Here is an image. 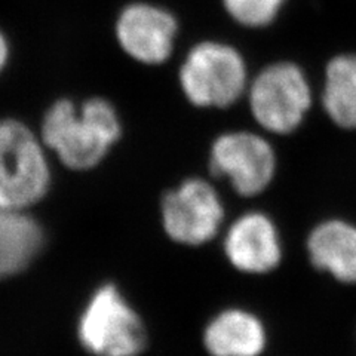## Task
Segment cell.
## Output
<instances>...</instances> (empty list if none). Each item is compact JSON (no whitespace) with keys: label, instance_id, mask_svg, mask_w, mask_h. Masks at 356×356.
<instances>
[{"label":"cell","instance_id":"cell-1","mask_svg":"<svg viewBox=\"0 0 356 356\" xmlns=\"http://www.w3.org/2000/svg\"><path fill=\"white\" fill-rule=\"evenodd\" d=\"M124 127L118 108L103 97L77 104L73 99L54 102L40 122L44 146L67 168L92 170L119 143Z\"/></svg>","mask_w":356,"mask_h":356},{"label":"cell","instance_id":"cell-2","mask_svg":"<svg viewBox=\"0 0 356 356\" xmlns=\"http://www.w3.org/2000/svg\"><path fill=\"white\" fill-rule=\"evenodd\" d=\"M252 67L235 42L205 36L192 42L177 69V88L197 111H227L243 104Z\"/></svg>","mask_w":356,"mask_h":356},{"label":"cell","instance_id":"cell-3","mask_svg":"<svg viewBox=\"0 0 356 356\" xmlns=\"http://www.w3.org/2000/svg\"><path fill=\"white\" fill-rule=\"evenodd\" d=\"M316 103L314 79L293 58H275L257 67L243 99L252 127L276 140L302 129Z\"/></svg>","mask_w":356,"mask_h":356},{"label":"cell","instance_id":"cell-4","mask_svg":"<svg viewBox=\"0 0 356 356\" xmlns=\"http://www.w3.org/2000/svg\"><path fill=\"white\" fill-rule=\"evenodd\" d=\"M209 174L227 180L239 196H259L273 183L280 154L273 138L255 127L226 128L211 138L207 152Z\"/></svg>","mask_w":356,"mask_h":356},{"label":"cell","instance_id":"cell-5","mask_svg":"<svg viewBox=\"0 0 356 356\" xmlns=\"http://www.w3.org/2000/svg\"><path fill=\"white\" fill-rule=\"evenodd\" d=\"M47 150L39 134L24 122L0 119V207L26 209L48 193Z\"/></svg>","mask_w":356,"mask_h":356},{"label":"cell","instance_id":"cell-6","mask_svg":"<svg viewBox=\"0 0 356 356\" xmlns=\"http://www.w3.org/2000/svg\"><path fill=\"white\" fill-rule=\"evenodd\" d=\"M79 339L95 356H137L146 344V332L118 288L104 285L83 312Z\"/></svg>","mask_w":356,"mask_h":356},{"label":"cell","instance_id":"cell-7","mask_svg":"<svg viewBox=\"0 0 356 356\" xmlns=\"http://www.w3.org/2000/svg\"><path fill=\"white\" fill-rule=\"evenodd\" d=\"M181 35V21L168 6L137 0L120 9L115 21L119 48L131 60L147 67L170 63Z\"/></svg>","mask_w":356,"mask_h":356},{"label":"cell","instance_id":"cell-8","mask_svg":"<svg viewBox=\"0 0 356 356\" xmlns=\"http://www.w3.org/2000/svg\"><path fill=\"white\" fill-rule=\"evenodd\" d=\"M225 218L217 188L205 178L188 177L162 199L163 227L170 238L186 245L213 239Z\"/></svg>","mask_w":356,"mask_h":356},{"label":"cell","instance_id":"cell-9","mask_svg":"<svg viewBox=\"0 0 356 356\" xmlns=\"http://www.w3.org/2000/svg\"><path fill=\"white\" fill-rule=\"evenodd\" d=\"M229 261L241 272L267 273L281 263L282 248L273 221L263 213H245L225 241Z\"/></svg>","mask_w":356,"mask_h":356},{"label":"cell","instance_id":"cell-10","mask_svg":"<svg viewBox=\"0 0 356 356\" xmlns=\"http://www.w3.org/2000/svg\"><path fill=\"white\" fill-rule=\"evenodd\" d=\"M316 107L331 124L356 132V51H341L322 67Z\"/></svg>","mask_w":356,"mask_h":356},{"label":"cell","instance_id":"cell-11","mask_svg":"<svg viewBox=\"0 0 356 356\" xmlns=\"http://www.w3.org/2000/svg\"><path fill=\"white\" fill-rule=\"evenodd\" d=\"M310 260L341 282H356V227L341 220L321 222L307 241Z\"/></svg>","mask_w":356,"mask_h":356},{"label":"cell","instance_id":"cell-12","mask_svg":"<svg viewBox=\"0 0 356 356\" xmlns=\"http://www.w3.org/2000/svg\"><path fill=\"white\" fill-rule=\"evenodd\" d=\"M204 343L213 356H259L266 346V331L250 312L227 309L209 322Z\"/></svg>","mask_w":356,"mask_h":356},{"label":"cell","instance_id":"cell-13","mask_svg":"<svg viewBox=\"0 0 356 356\" xmlns=\"http://www.w3.org/2000/svg\"><path fill=\"white\" fill-rule=\"evenodd\" d=\"M43 233L24 209L0 207V277L24 270L42 248Z\"/></svg>","mask_w":356,"mask_h":356},{"label":"cell","instance_id":"cell-14","mask_svg":"<svg viewBox=\"0 0 356 356\" xmlns=\"http://www.w3.org/2000/svg\"><path fill=\"white\" fill-rule=\"evenodd\" d=\"M221 9L233 26L245 31H264L273 27L289 0H220Z\"/></svg>","mask_w":356,"mask_h":356},{"label":"cell","instance_id":"cell-15","mask_svg":"<svg viewBox=\"0 0 356 356\" xmlns=\"http://www.w3.org/2000/svg\"><path fill=\"white\" fill-rule=\"evenodd\" d=\"M10 61V42L5 31L0 29V74H2Z\"/></svg>","mask_w":356,"mask_h":356}]
</instances>
